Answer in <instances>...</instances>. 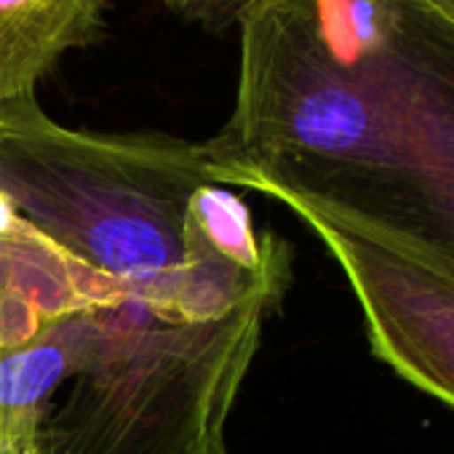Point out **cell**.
<instances>
[{"instance_id": "obj_7", "label": "cell", "mask_w": 454, "mask_h": 454, "mask_svg": "<svg viewBox=\"0 0 454 454\" xmlns=\"http://www.w3.org/2000/svg\"><path fill=\"white\" fill-rule=\"evenodd\" d=\"M190 454H227L222 433H219V435H211L208 441H203V443H200L195 451H190Z\"/></svg>"}, {"instance_id": "obj_3", "label": "cell", "mask_w": 454, "mask_h": 454, "mask_svg": "<svg viewBox=\"0 0 454 454\" xmlns=\"http://www.w3.org/2000/svg\"><path fill=\"white\" fill-rule=\"evenodd\" d=\"M273 310L187 321L129 292L83 313L38 454H190L219 435Z\"/></svg>"}, {"instance_id": "obj_4", "label": "cell", "mask_w": 454, "mask_h": 454, "mask_svg": "<svg viewBox=\"0 0 454 454\" xmlns=\"http://www.w3.org/2000/svg\"><path fill=\"white\" fill-rule=\"evenodd\" d=\"M342 268L372 353L454 409V284L403 249L297 198H281Z\"/></svg>"}, {"instance_id": "obj_5", "label": "cell", "mask_w": 454, "mask_h": 454, "mask_svg": "<svg viewBox=\"0 0 454 454\" xmlns=\"http://www.w3.org/2000/svg\"><path fill=\"white\" fill-rule=\"evenodd\" d=\"M107 0H0V102L35 94L62 57L94 43Z\"/></svg>"}, {"instance_id": "obj_2", "label": "cell", "mask_w": 454, "mask_h": 454, "mask_svg": "<svg viewBox=\"0 0 454 454\" xmlns=\"http://www.w3.org/2000/svg\"><path fill=\"white\" fill-rule=\"evenodd\" d=\"M219 184L203 142L54 121L35 94L0 102V192L78 262L187 321H224L247 278L195 219Z\"/></svg>"}, {"instance_id": "obj_6", "label": "cell", "mask_w": 454, "mask_h": 454, "mask_svg": "<svg viewBox=\"0 0 454 454\" xmlns=\"http://www.w3.org/2000/svg\"><path fill=\"white\" fill-rule=\"evenodd\" d=\"M166 4L184 17L222 27V25L236 22L239 12L249 4V0H166Z\"/></svg>"}, {"instance_id": "obj_1", "label": "cell", "mask_w": 454, "mask_h": 454, "mask_svg": "<svg viewBox=\"0 0 454 454\" xmlns=\"http://www.w3.org/2000/svg\"><path fill=\"white\" fill-rule=\"evenodd\" d=\"M219 184L313 203L454 284V20L433 0H249Z\"/></svg>"}, {"instance_id": "obj_8", "label": "cell", "mask_w": 454, "mask_h": 454, "mask_svg": "<svg viewBox=\"0 0 454 454\" xmlns=\"http://www.w3.org/2000/svg\"><path fill=\"white\" fill-rule=\"evenodd\" d=\"M433 4H435L438 9H443V12L454 20V0H433Z\"/></svg>"}]
</instances>
